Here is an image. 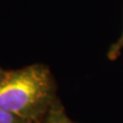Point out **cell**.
Masks as SVG:
<instances>
[{"label":"cell","mask_w":123,"mask_h":123,"mask_svg":"<svg viewBox=\"0 0 123 123\" xmlns=\"http://www.w3.org/2000/svg\"><path fill=\"white\" fill-rule=\"evenodd\" d=\"M56 97V83L50 70L34 64L7 71L0 82V111L38 122Z\"/></svg>","instance_id":"cell-1"},{"label":"cell","mask_w":123,"mask_h":123,"mask_svg":"<svg viewBox=\"0 0 123 123\" xmlns=\"http://www.w3.org/2000/svg\"><path fill=\"white\" fill-rule=\"evenodd\" d=\"M36 123H79V122L72 120L68 116L63 104L57 98L55 102V104L49 108L47 113Z\"/></svg>","instance_id":"cell-2"},{"label":"cell","mask_w":123,"mask_h":123,"mask_svg":"<svg viewBox=\"0 0 123 123\" xmlns=\"http://www.w3.org/2000/svg\"><path fill=\"white\" fill-rule=\"evenodd\" d=\"M0 123H36L30 119L18 117L17 115L0 111Z\"/></svg>","instance_id":"cell-3"},{"label":"cell","mask_w":123,"mask_h":123,"mask_svg":"<svg viewBox=\"0 0 123 123\" xmlns=\"http://www.w3.org/2000/svg\"><path fill=\"white\" fill-rule=\"evenodd\" d=\"M122 49H123V32H122V35L120 36V38H119L115 43H113L110 46L109 50H108V53H107L108 59L110 61L117 60L118 56L120 55Z\"/></svg>","instance_id":"cell-4"},{"label":"cell","mask_w":123,"mask_h":123,"mask_svg":"<svg viewBox=\"0 0 123 123\" xmlns=\"http://www.w3.org/2000/svg\"><path fill=\"white\" fill-rule=\"evenodd\" d=\"M6 73H7V71L4 70V69H3L1 66H0V82H2V80L5 78Z\"/></svg>","instance_id":"cell-5"}]
</instances>
